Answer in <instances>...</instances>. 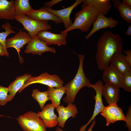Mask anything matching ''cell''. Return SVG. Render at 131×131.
<instances>
[{
  "instance_id": "6da1fadb",
  "label": "cell",
  "mask_w": 131,
  "mask_h": 131,
  "mask_svg": "<svg viewBox=\"0 0 131 131\" xmlns=\"http://www.w3.org/2000/svg\"><path fill=\"white\" fill-rule=\"evenodd\" d=\"M123 40L118 34L107 31L99 38L97 44L95 59L98 68L103 71L110 63L116 53L122 52Z\"/></svg>"
},
{
  "instance_id": "7a4b0ae2",
  "label": "cell",
  "mask_w": 131,
  "mask_h": 131,
  "mask_svg": "<svg viewBox=\"0 0 131 131\" xmlns=\"http://www.w3.org/2000/svg\"><path fill=\"white\" fill-rule=\"evenodd\" d=\"M74 53L78 57L79 65L74 78L66 84L64 86L66 95L63 100L67 104H72L74 101L77 93L80 90L84 87H87L90 83V80L86 77L83 69L84 55Z\"/></svg>"
},
{
  "instance_id": "3957f363",
  "label": "cell",
  "mask_w": 131,
  "mask_h": 131,
  "mask_svg": "<svg viewBox=\"0 0 131 131\" xmlns=\"http://www.w3.org/2000/svg\"><path fill=\"white\" fill-rule=\"evenodd\" d=\"M81 9L75 15L74 21L68 28L61 32V33H68L76 29L83 32H86L90 29L91 25L95 21L98 12L94 7L82 4Z\"/></svg>"
},
{
  "instance_id": "277c9868",
  "label": "cell",
  "mask_w": 131,
  "mask_h": 131,
  "mask_svg": "<svg viewBox=\"0 0 131 131\" xmlns=\"http://www.w3.org/2000/svg\"><path fill=\"white\" fill-rule=\"evenodd\" d=\"M18 123L24 131H46L42 120L35 112L30 111L19 116Z\"/></svg>"
},
{
  "instance_id": "5b68a950",
  "label": "cell",
  "mask_w": 131,
  "mask_h": 131,
  "mask_svg": "<svg viewBox=\"0 0 131 131\" xmlns=\"http://www.w3.org/2000/svg\"><path fill=\"white\" fill-rule=\"evenodd\" d=\"M15 19L21 23L32 38L36 37L39 32L51 29L48 21H39L31 18L26 16H15Z\"/></svg>"
},
{
  "instance_id": "8992f818",
  "label": "cell",
  "mask_w": 131,
  "mask_h": 131,
  "mask_svg": "<svg viewBox=\"0 0 131 131\" xmlns=\"http://www.w3.org/2000/svg\"><path fill=\"white\" fill-rule=\"evenodd\" d=\"M36 83L46 85L48 87L59 88L63 86L64 82L57 75H51L47 72L42 73L37 76H32L27 79L24 85L19 90V92H21L29 85Z\"/></svg>"
},
{
  "instance_id": "52a82bcc",
  "label": "cell",
  "mask_w": 131,
  "mask_h": 131,
  "mask_svg": "<svg viewBox=\"0 0 131 131\" xmlns=\"http://www.w3.org/2000/svg\"><path fill=\"white\" fill-rule=\"evenodd\" d=\"M32 39L31 37L28 33L20 30L14 36L6 39V48H13L16 50L20 64L24 62V60L20 55V49L25 44L28 43Z\"/></svg>"
},
{
  "instance_id": "ba28073f",
  "label": "cell",
  "mask_w": 131,
  "mask_h": 131,
  "mask_svg": "<svg viewBox=\"0 0 131 131\" xmlns=\"http://www.w3.org/2000/svg\"><path fill=\"white\" fill-rule=\"evenodd\" d=\"M101 114L105 118L107 126L118 121H125V116L123 110L116 103L109 104L107 106H104Z\"/></svg>"
},
{
  "instance_id": "9c48e42d",
  "label": "cell",
  "mask_w": 131,
  "mask_h": 131,
  "mask_svg": "<svg viewBox=\"0 0 131 131\" xmlns=\"http://www.w3.org/2000/svg\"><path fill=\"white\" fill-rule=\"evenodd\" d=\"M68 33L56 34L48 31L39 32L36 35L38 38L45 42L47 46L57 45H65L66 44V38Z\"/></svg>"
},
{
  "instance_id": "30bf717a",
  "label": "cell",
  "mask_w": 131,
  "mask_h": 131,
  "mask_svg": "<svg viewBox=\"0 0 131 131\" xmlns=\"http://www.w3.org/2000/svg\"><path fill=\"white\" fill-rule=\"evenodd\" d=\"M119 22L118 21L113 19L112 17L107 18L98 13L96 20L93 24L91 30L85 38L86 40L89 39L95 33L101 29L114 28L117 25Z\"/></svg>"
},
{
  "instance_id": "8fae6325",
  "label": "cell",
  "mask_w": 131,
  "mask_h": 131,
  "mask_svg": "<svg viewBox=\"0 0 131 131\" xmlns=\"http://www.w3.org/2000/svg\"><path fill=\"white\" fill-rule=\"evenodd\" d=\"M47 52H50L54 53L56 52V50L54 47H48L45 42L38 38L36 36L32 38L28 43L24 51L25 53H32L39 55Z\"/></svg>"
},
{
  "instance_id": "7c38bea8",
  "label": "cell",
  "mask_w": 131,
  "mask_h": 131,
  "mask_svg": "<svg viewBox=\"0 0 131 131\" xmlns=\"http://www.w3.org/2000/svg\"><path fill=\"white\" fill-rule=\"evenodd\" d=\"M55 108L51 103L47 104L44 106L41 111L37 113L46 128H53L58 124V117L54 113Z\"/></svg>"
},
{
  "instance_id": "4fadbf2b",
  "label": "cell",
  "mask_w": 131,
  "mask_h": 131,
  "mask_svg": "<svg viewBox=\"0 0 131 131\" xmlns=\"http://www.w3.org/2000/svg\"><path fill=\"white\" fill-rule=\"evenodd\" d=\"M103 86V82L100 80H98L95 84L90 83L87 86L88 87L93 89L96 92V95L94 96V98L95 101L94 109L91 117L87 123L88 125L94 119L97 115L102 112L104 107L102 99Z\"/></svg>"
},
{
  "instance_id": "5bb4252c",
  "label": "cell",
  "mask_w": 131,
  "mask_h": 131,
  "mask_svg": "<svg viewBox=\"0 0 131 131\" xmlns=\"http://www.w3.org/2000/svg\"><path fill=\"white\" fill-rule=\"evenodd\" d=\"M123 75L119 72L111 64L103 70L102 80L105 83L122 88Z\"/></svg>"
},
{
  "instance_id": "9a60e30c",
  "label": "cell",
  "mask_w": 131,
  "mask_h": 131,
  "mask_svg": "<svg viewBox=\"0 0 131 131\" xmlns=\"http://www.w3.org/2000/svg\"><path fill=\"white\" fill-rule=\"evenodd\" d=\"M56 108L58 115V125L62 128L64 127L65 123L69 118H74L78 113L75 105L72 103L68 104L66 107L62 105Z\"/></svg>"
},
{
  "instance_id": "2e32d148",
  "label": "cell",
  "mask_w": 131,
  "mask_h": 131,
  "mask_svg": "<svg viewBox=\"0 0 131 131\" xmlns=\"http://www.w3.org/2000/svg\"><path fill=\"white\" fill-rule=\"evenodd\" d=\"M83 1V0H76L71 6L61 10H54L51 8H46L49 12L58 16L64 24L65 29H66L69 28L73 23L72 20L70 18L72 11L77 5L82 3Z\"/></svg>"
},
{
  "instance_id": "e0dca14e",
  "label": "cell",
  "mask_w": 131,
  "mask_h": 131,
  "mask_svg": "<svg viewBox=\"0 0 131 131\" xmlns=\"http://www.w3.org/2000/svg\"><path fill=\"white\" fill-rule=\"evenodd\" d=\"M26 16L31 18L39 21L50 20L57 24L63 23L60 18L49 12L46 8L43 6L38 9H33Z\"/></svg>"
},
{
  "instance_id": "ac0fdd59",
  "label": "cell",
  "mask_w": 131,
  "mask_h": 131,
  "mask_svg": "<svg viewBox=\"0 0 131 131\" xmlns=\"http://www.w3.org/2000/svg\"><path fill=\"white\" fill-rule=\"evenodd\" d=\"M120 88L114 85L105 83L103 85L102 95L109 104H117L119 99Z\"/></svg>"
},
{
  "instance_id": "d6986e66",
  "label": "cell",
  "mask_w": 131,
  "mask_h": 131,
  "mask_svg": "<svg viewBox=\"0 0 131 131\" xmlns=\"http://www.w3.org/2000/svg\"><path fill=\"white\" fill-rule=\"evenodd\" d=\"M110 63L123 75L131 70V66L125 59L122 52L115 53L111 59Z\"/></svg>"
},
{
  "instance_id": "ffe728a7",
  "label": "cell",
  "mask_w": 131,
  "mask_h": 131,
  "mask_svg": "<svg viewBox=\"0 0 131 131\" xmlns=\"http://www.w3.org/2000/svg\"><path fill=\"white\" fill-rule=\"evenodd\" d=\"M15 17L14 0H0V19L13 20Z\"/></svg>"
},
{
  "instance_id": "44dd1931",
  "label": "cell",
  "mask_w": 131,
  "mask_h": 131,
  "mask_svg": "<svg viewBox=\"0 0 131 131\" xmlns=\"http://www.w3.org/2000/svg\"><path fill=\"white\" fill-rule=\"evenodd\" d=\"M82 4L95 7L99 13L105 16L107 15L112 7L110 0H83Z\"/></svg>"
},
{
  "instance_id": "7402d4cb",
  "label": "cell",
  "mask_w": 131,
  "mask_h": 131,
  "mask_svg": "<svg viewBox=\"0 0 131 131\" xmlns=\"http://www.w3.org/2000/svg\"><path fill=\"white\" fill-rule=\"evenodd\" d=\"M32 76L30 74H25L17 77L8 87L9 93V101L13 99L17 92L23 86L26 81Z\"/></svg>"
},
{
  "instance_id": "603a6c76",
  "label": "cell",
  "mask_w": 131,
  "mask_h": 131,
  "mask_svg": "<svg viewBox=\"0 0 131 131\" xmlns=\"http://www.w3.org/2000/svg\"><path fill=\"white\" fill-rule=\"evenodd\" d=\"M47 91L49 100L53 107L56 108L60 105V100L65 93L64 86L59 88L48 87Z\"/></svg>"
},
{
  "instance_id": "cb8c5ba5",
  "label": "cell",
  "mask_w": 131,
  "mask_h": 131,
  "mask_svg": "<svg viewBox=\"0 0 131 131\" xmlns=\"http://www.w3.org/2000/svg\"><path fill=\"white\" fill-rule=\"evenodd\" d=\"M15 17L27 16L33 9L31 7L29 0H14Z\"/></svg>"
},
{
  "instance_id": "d4e9b609",
  "label": "cell",
  "mask_w": 131,
  "mask_h": 131,
  "mask_svg": "<svg viewBox=\"0 0 131 131\" xmlns=\"http://www.w3.org/2000/svg\"><path fill=\"white\" fill-rule=\"evenodd\" d=\"M32 96L38 103L42 110L46 102L49 100L47 91L41 92L37 89L33 90Z\"/></svg>"
},
{
  "instance_id": "484cf974",
  "label": "cell",
  "mask_w": 131,
  "mask_h": 131,
  "mask_svg": "<svg viewBox=\"0 0 131 131\" xmlns=\"http://www.w3.org/2000/svg\"><path fill=\"white\" fill-rule=\"evenodd\" d=\"M120 15L128 24H131V6L123 2L117 8Z\"/></svg>"
},
{
  "instance_id": "4316f807",
  "label": "cell",
  "mask_w": 131,
  "mask_h": 131,
  "mask_svg": "<svg viewBox=\"0 0 131 131\" xmlns=\"http://www.w3.org/2000/svg\"><path fill=\"white\" fill-rule=\"evenodd\" d=\"M1 27L5 29V31L0 33V42L5 50L8 51L6 47V38L9 34L16 32L12 29L11 25L8 22L2 25Z\"/></svg>"
},
{
  "instance_id": "83f0119b",
  "label": "cell",
  "mask_w": 131,
  "mask_h": 131,
  "mask_svg": "<svg viewBox=\"0 0 131 131\" xmlns=\"http://www.w3.org/2000/svg\"><path fill=\"white\" fill-rule=\"evenodd\" d=\"M122 88L125 91L131 92V70L123 74Z\"/></svg>"
},
{
  "instance_id": "f1b7e54d",
  "label": "cell",
  "mask_w": 131,
  "mask_h": 131,
  "mask_svg": "<svg viewBox=\"0 0 131 131\" xmlns=\"http://www.w3.org/2000/svg\"><path fill=\"white\" fill-rule=\"evenodd\" d=\"M8 93V87L0 85V105H4L9 101Z\"/></svg>"
},
{
  "instance_id": "f546056e",
  "label": "cell",
  "mask_w": 131,
  "mask_h": 131,
  "mask_svg": "<svg viewBox=\"0 0 131 131\" xmlns=\"http://www.w3.org/2000/svg\"><path fill=\"white\" fill-rule=\"evenodd\" d=\"M126 127L129 131H131V106H130L125 116Z\"/></svg>"
},
{
  "instance_id": "4dcf8cb0",
  "label": "cell",
  "mask_w": 131,
  "mask_h": 131,
  "mask_svg": "<svg viewBox=\"0 0 131 131\" xmlns=\"http://www.w3.org/2000/svg\"><path fill=\"white\" fill-rule=\"evenodd\" d=\"M62 1V0H52L45 2L44 3L43 7L47 8H50L53 5Z\"/></svg>"
},
{
  "instance_id": "1f68e13d",
  "label": "cell",
  "mask_w": 131,
  "mask_h": 131,
  "mask_svg": "<svg viewBox=\"0 0 131 131\" xmlns=\"http://www.w3.org/2000/svg\"><path fill=\"white\" fill-rule=\"evenodd\" d=\"M123 52L125 55H124L125 58L127 61L131 66V50H123Z\"/></svg>"
},
{
  "instance_id": "d6a6232c",
  "label": "cell",
  "mask_w": 131,
  "mask_h": 131,
  "mask_svg": "<svg viewBox=\"0 0 131 131\" xmlns=\"http://www.w3.org/2000/svg\"><path fill=\"white\" fill-rule=\"evenodd\" d=\"M0 56H6L9 57V53L5 49L2 44L0 42Z\"/></svg>"
},
{
  "instance_id": "836d02e7",
  "label": "cell",
  "mask_w": 131,
  "mask_h": 131,
  "mask_svg": "<svg viewBox=\"0 0 131 131\" xmlns=\"http://www.w3.org/2000/svg\"><path fill=\"white\" fill-rule=\"evenodd\" d=\"M113 4V7L117 9L118 6L120 5L122 2L119 0H112Z\"/></svg>"
},
{
  "instance_id": "e575fe53",
  "label": "cell",
  "mask_w": 131,
  "mask_h": 131,
  "mask_svg": "<svg viewBox=\"0 0 131 131\" xmlns=\"http://www.w3.org/2000/svg\"><path fill=\"white\" fill-rule=\"evenodd\" d=\"M87 125L86 124L85 125L82 126L80 128V130L79 131H82L85 129H86V128ZM55 131H64L63 130L61 129L59 127H57Z\"/></svg>"
},
{
  "instance_id": "d590c367",
  "label": "cell",
  "mask_w": 131,
  "mask_h": 131,
  "mask_svg": "<svg viewBox=\"0 0 131 131\" xmlns=\"http://www.w3.org/2000/svg\"><path fill=\"white\" fill-rule=\"evenodd\" d=\"M128 28L127 31L125 32L124 33V35L126 36L131 35V25H127Z\"/></svg>"
},
{
  "instance_id": "8d00e7d4",
  "label": "cell",
  "mask_w": 131,
  "mask_h": 131,
  "mask_svg": "<svg viewBox=\"0 0 131 131\" xmlns=\"http://www.w3.org/2000/svg\"><path fill=\"white\" fill-rule=\"evenodd\" d=\"M93 121L90 126L89 129L87 130H86V129H85L84 130L82 131H92V129L95 125L96 123V122L94 120V119L93 120Z\"/></svg>"
},
{
  "instance_id": "74e56055",
  "label": "cell",
  "mask_w": 131,
  "mask_h": 131,
  "mask_svg": "<svg viewBox=\"0 0 131 131\" xmlns=\"http://www.w3.org/2000/svg\"><path fill=\"white\" fill-rule=\"evenodd\" d=\"M122 2L131 6V0H122Z\"/></svg>"
},
{
  "instance_id": "f35d334b",
  "label": "cell",
  "mask_w": 131,
  "mask_h": 131,
  "mask_svg": "<svg viewBox=\"0 0 131 131\" xmlns=\"http://www.w3.org/2000/svg\"><path fill=\"white\" fill-rule=\"evenodd\" d=\"M0 117H6V116L4 115H0Z\"/></svg>"
}]
</instances>
